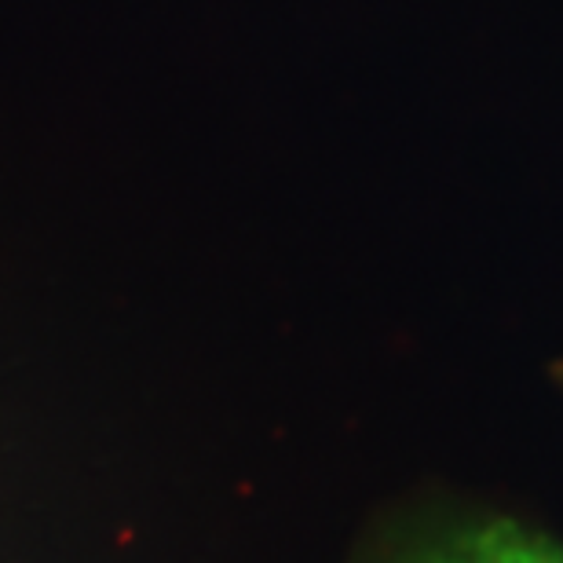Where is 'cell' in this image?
I'll return each mask as SVG.
<instances>
[{"instance_id": "6da1fadb", "label": "cell", "mask_w": 563, "mask_h": 563, "mask_svg": "<svg viewBox=\"0 0 563 563\" xmlns=\"http://www.w3.org/2000/svg\"><path fill=\"white\" fill-rule=\"evenodd\" d=\"M363 563H563V545L501 512L428 509L388 527Z\"/></svg>"}]
</instances>
